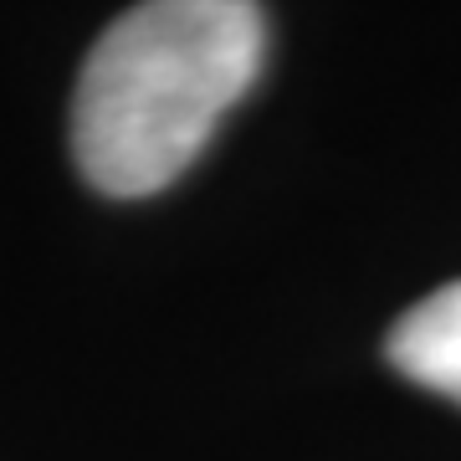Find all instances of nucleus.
Wrapping results in <instances>:
<instances>
[{
	"instance_id": "f257e3e1",
	"label": "nucleus",
	"mask_w": 461,
	"mask_h": 461,
	"mask_svg": "<svg viewBox=\"0 0 461 461\" xmlns=\"http://www.w3.org/2000/svg\"><path fill=\"white\" fill-rule=\"evenodd\" d=\"M267 57L251 0H149L93 41L72 93V159L93 190L144 200L175 185L247 98Z\"/></svg>"
},
{
	"instance_id": "f03ea898",
	"label": "nucleus",
	"mask_w": 461,
	"mask_h": 461,
	"mask_svg": "<svg viewBox=\"0 0 461 461\" xmlns=\"http://www.w3.org/2000/svg\"><path fill=\"white\" fill-rule=\"evenodd\" d=\"M384 354L405 379L461 405V282H446L441 293L405 308Z\"/></svg>"
}]
</instances>
